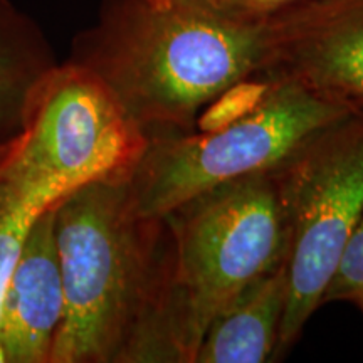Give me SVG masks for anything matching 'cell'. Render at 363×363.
I'll return each mask as SVG.
<instances>
[{
	"label": "cell",
	"instance_id": "5bb4252c",
	"mask_svg": "<svg viewBox=\"0 0 363 363\" xmlns=\"http://www.w3.org/2000/svg\"><path fill=\"white\" fill-rule=\"evenodd\" d=\"M357 306H358V308H360V310L363 311V296H362V298H360V299H358V301H357Z\"/></svg>",
	"mask_w": 363,
	"mask_h": 363
},
{
	"label": "cell",
	"instance_id": "7c38bea8",
	"mask_svg": "<svg viewBox=\"0 0 363 363\" xmlns=\"http://www.w3.org/2000/svg\"><path fill=\"white\" fill-rule=\"evenodd\" d=\"M363 296V211L345 244L333 278L326 286L321 305L347 301L357 305Z\"/></svg>",
	"mask_w": 363,
	"mask_h": 363
},
{
	"label": "cell",
	"instance_id": "5b68a950",
	"mask_svg": "<svg viewBox=\"0 0 363 363\" xmlns=\"http://www.w3.org/2000/svg\"><path fill=\"white\" fill-rule=\"evenodd\" d=\"M147 142L104 81L67 59L44 79L0 177L56 206L89 182L128 175Z\"/></svg>",
	"mask_w": 363,
	"mask_h": 363
},
{
	"label": "cell",
	"instance_id": "7a4b0ae2",
	"mask_svg": "<svg viewBox=\"0 0 363 363\" xmlns=\"http://www.w3.org/2000/svg\"><path fill=\"white\" fill-rule=\"evenodd\" d=\"M69 59L104 81L147 138L189 133L222 94L261 78L267 21L234 19L197 0H110Z\"/></svg>",
	"mask_w": 363,
	"mask_h": 363
},
{
	"label": "cell",
	"instance_id": "4fadbf2b",
	"mask_svg": "<svg viewBox=\"0 0 363 363\" xmlns=\"http://www.w3.org/2000/svg\"><path fill=\"white\" fill-rule=\"evenodd\" d=\"M212 11L240 21L266 22L301 0H197Z\"/></svg>",
	"mask_w": 363,
	"mask_h": 363
},
{
	"label": "cell",
	"instance_id": "6da1fadb",
	"mask_svg": "<svg viewBox=\"0 0 363 363\" xmlns=\"http://www.w3.org/2000/svg\"><path fill=\"white\" fill-rule=\"evenodd\" d=\"M54 233L65 315L51 363H170L167 220L140 216L125 177H108L56 203Z\"/></svg>",
	"mask_w": 363,
	"mask_h": 363
},
{
	"label": "cell",
	"instance_id": "9a60e30c",
	"mask_svg": "<svg viewBox=\"0 0 363 363\" xmlns=\"http://www.w3.org/2000/svg\"><path fill=\"white\" fill-rule=\"evenodd\" d=\"M150 2H153V4H167V2H170V0H150Z\"/></svg>",
	"mask_w": 363,
	"mask_h": 363
},
{
	"label": "cell",
	"instance_id": "8992f818",
	"mask_svg": "<svg viewBox=\"0 0 363 363\" xmlns=\"http://www.w3.org/2000/svg\"><path fill=\"white\" fill-rule=\"evenodd\" d=\"M289 233L288 298L276 357L321 306L363 211V110L352 113L274 169Z\"/></svg>",
	"mask_w": 363,
	"mask_h": 363
},
{
	"label": "cell",
	"instance_id": "8fae6325",
	"mask_svg": "<svg viewBox=\"0 0 363 363\" xmlns=\"http://www.w3.org/2000/svg\"><path fill=\"white\" fill-rule=\"evenodd\" d=\"M49 207L52 206H48L0 177V306L4 289L16 266L22 242L33 222Z\"/></svg>",
	"mask_w": 363,
	"mask_h": 363
},
{
	"label": "cell",
	"instance_id": "30bf717a",
	"mask_svg": "<svg viewBox=\"0 0 363 363\" xmlns=\"http://www.w3.org/2000/svg\"><path fill=\"white\" fill-rule=\"evenodd\" d=\"M56 65L35 21L12 0H0V158L24 133L40 86Z\"/></svg>",
	"mask_w": 363,
	"mask_h": 363
},
{
	"label": "cell",
	"instance_id": "ba28073f",
	"mask_svg": "<svg viewBox=\"0 0 363 363\" xmlns=\"http://www.w3.org/2000/svg\"><path fill=\"white\" fill-rule=\"evenodd\" d=\"M56 206L33 222L0 306L2 363H51L65 315V284L54 233Z\"/></svg>",
	"mask_w": 363,
	"mask_h": 363
},
{
	"label": "cell",
	"instance_id": "3957f363",
	"mask_svg": "<svg viewBox=\"0 0 363 363\" xmlns=\"http://www.w3.org/2000/svg\"><path fill=\"white\" fill-rule=\"evenodd\" d=\"M163 219L172 239L167 347L170 363H194L212 320L288 261L289 233L274 169L195 195Z\"/></svg>",
	"mask_w": 363,
	"mask_h": 363
},
{
	"label": "cell",
	"instance_id": "52a82bcc",
	"mask_svg": "<svg viewBox=\"0 0 363 363\" xmlns=\"http://www.w3.org/2000/svg\"><path fill=\"white\" fill-rule=\"evenodd\" d=\"M261 78L363 110V0H301L267 19Z\"/></svg>",
	"mask_w": 363,
	"mask_h": 363
},
{
	"label": "cell",
	"instance_id": "277c9868",
	"mask_svg": "<svg viewBox=\"0 0 363 363\" xmlns=\"http://www.w3.org/2000/svg\"><path fill=\"white\" fill-rule=\"evenodd\" d=\"M357 111L294 81L267 79L259 101L233 120L189 133L150 136L125 177L130 201L140 216L165 217L217 185L276 169Z\"/></svg>",
	"mask_w": 363,
	"mask_h": 363
},
{
	"label": "cell",
	"instance_id": "9c48e42d",
	"mask_svg": "<svg viewBox=\"0 0 363 363\" xmlns=\"http://www.w3.org/2000/svg\"><path fill=\"white\" fill-rule=\"evenodd\" d=\"M288 298L286 261L249 284L217 315L194 363H264L276 358Z\"/></svg>",
	"mask_w": 363,
	"mask_h": 363
}]
</instances>
